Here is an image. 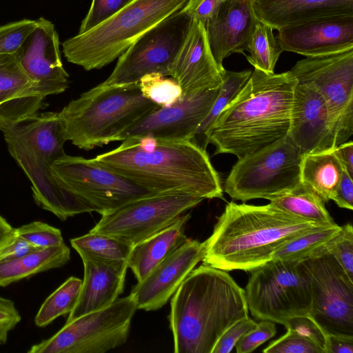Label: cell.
I'll return each instance as SVG.
<instances>
[{
  "instance_id": "obj_33",
  "label": "cell",
  "mask_w": 353,
  "mask_h": 353,
  "mask_svg": "<svg viewBox=\"0 0 353 353\" xmlns=\"http://www.w3.org/2000/svg\"><path fill=\"white\" fill-rule=\"evenodd\" d=\"M82 280L70 276L43 301L35 317L34 323L46 327L61 316L70 314L77 301Z\"/></svg>"
},
{
  "instance_id": "obj_30",
  "label": "cell",
  "mask_w": 353,
  "mask_h": 353,
  "mask_svg": "<svg viewBox=\"0 0 353 353\" xmlns=\"http://www.w3.org/2000/svg\"><path fill=\"white\" fill-rule=\"evenodd\" d=\"M341 228L334 223L303 234L281 247L272 259L303 262L321 256L325 254V245L340 232Z\"/></svg>"
},
{
  "instance_id": "obj_2",
  "label": "cell",
  "mask_w": 353,
  "mask_h": 353,
  "mask_svg": "<svg viewBox=\"0 0 353 353\" xmlns=\"http://www.w3.org/2000/svg\"><path fill=\"white\" fill-rule=\"evenodd\" d=\"M157 139L155 148L146 152L128 138L93 159L155 194L223 198L220 176L206 150L191 140Z\"/></svg>"
},
{
  "instance_id": "obj_22",
  "label": "cell",
  "mask_w": 353,
  "mask_h": 353,
  "mask_svg": "<svg viewBox=\"0 0 353 353\" xmlns=\"http://www.w3.org/2000/svg\"><path fill=\"white\" fill-rule=\"evenodd\" d=\"M258 21L251 0H223L204 24L210 50L220 67L232 54H244Z\"/></svg>"
},
{
  "instance_id": "obj_1",
  "label": "cell",
  "mask_w": 353,
  "mask_h": 353,
  "mask_svg": "<svg viewBox=\"0 0 353 353\" xmlns=\"http://www.w3.org/2000/svg\"><path fill=\"white\" fill-rule=\"evenodd\" d=\"M296 84L290 71L275 74L254 68L206 133L207 144L216 148L214 154L240 159L286 137Z\"/></svg>"
},
{
  "instance_id": "obj_34",
  "label": "cell",
  "mask_w": 353,
  "mask_h": 353,
  "mask_svg": "<svg viewBox=\"0 0 353 353\" xmlns=\"http://www.w3.org/2000/svg\"><path fill=\"white\" fill-rule=\"evenodd\" d=\"M72 247L81 257L127 261L132 245L115 237L89 232L72 239Z\"/></svg>"
},
{
  "instance_id": "obj_31",
  "label": "cell",
  "mask_w": 353,
  "mask_h": 353,
  "mask_svg": "<svg viewBox=\"0 0 353 353\" xmlns=\"http://www.w3.org/2000/svg\"><path fill=\"white\" fill-rule=\"evenodd\" d=\"M252 73V71L250 70L241 72L224 70L223 82L219 87L218 95L210 112L199 125L191 141L206 150L208 144L205 136L208 130L222 110L239 94Z\"/></svg>"
},
{
  "instance_id": "obj_46",
  "label": "cell",
  "mask_w": 353,
  "mask_h": 353,
  "mask_svg": "<svg viewBox=\"0 0 353 353\" xmlns=\"http://www.w3.org/2000/svg\"><path fill=\"white\" fill-rule=\"evenodd\" d=\"M37 249L15 233L0 248V262L19 258Z\"/></svg>"
},
{
  "instance_id": "obj_44",
  "label": "cell",
  "mask_w": 353,
  "mask_h": 353,
  "mask_svg": "<svg viewBox=\"0 0 353 353\" xmlns=\"http://www.w3.org/2000/svg\"><path fill=\"white\" fill-rule=\"evenodd\" d=\"M21 319L14 303L0 296V345L6 343L9 332L18 325Z\"/></svg>"
},
{
  "instance_id": "obj_5",
  "label": "cell",
  "mask_w": 353,
  "mask_h": 353,
  "mask_svg": "<svg viewBox=\"0 0 353 353\" xmlns=\"http://www.w3.org/2000/svg\"><path fill=\"white\" fill-rule=\"evenodd\" d=\"M2 132L10 154L31 182L32 196L39 207L61 221L92 212L83 201L61 188L52 175V164L65 154L66 141L58 112H37Z\"/></svg>"
},
{
  "instance_id": "obj_51",
  "label": "cell",
  "mask_w": 353,
  "mask_h": 353,
  "mask_svg": "<svg viewBox=\"0 0 353 353\" xmlns=\"http://www.w3.org/2000/svg\"><path fill=\"white\" fill-rule=\"evenodd\" d=\"M251 1H253V0H251Z\"/></svg>"
},
{
  "instance_id": "obj_12",
  "label": "cell",
  "mask_w": 353,
  "mask_h": 353,
  "mask_svg": "<svg viewBox=\"0 0 353 353\" xmlns=\"http://www.w3.org/2000/svg\"><path fill=\"white\" fill-rule=\"evenodd\" d=\"M289 71L324 99L336 146L347 141L353 134V48L306 57Z\"/></svg>"
},
{
  "instance_id": "obj_7",
  "label": "cell",
  "mask_w": 353,
  "mask_h": 353,
  "mask_svg": "<svg viewBox=\"0 0 353 353\" xmlns=\"http://www.w3.org/2000/svg\"><path fill=\"white\" fill-rule=\"evenodd\" d=\"M188 1L134 0L92 29L63 41L64 57L85 70L101 69Z\"/></svg>"
},
{
  "instance_id": "obj_3",
  "label": "cell",
  "mask_w": 353,
  "mask_h": 353,
  "mask_svg": "<svg viewBox=\"0 0 353 353\" xmlns=\"http://www.w3.org/2000/svg\"><path fill=\"white\" fill-rule=\"evenodd\" d=\"M321 226L272 203L254 205L231 201L203 242L202 261L225 271L250 272L271 261L274 253L291 240Z\"/></svg>"
},
{
  "instance_id": "obj_38",
  "label": "cell",
  "mask_w": 353,
  "mask_h": 353,
  "mask_svg": "<svg viewBox=\"0 0 353 353\" xmlns=\"http://www.w3.org/2000/svg\"><path fill=\"white\" fill-rule=\"evenodd\" d=\"M37 25V20L23 19L1 26L0 54H15Z\"/></svg>"
},
{
  "instance_id": "obj_50",
  "label": "cell",
  "mask_w": 353,
  "mask_h": 353,
  "mask_svg": "<svg viewBox=\"0 0 353 353\" xmlns=\"http://www.w3.org/2000/svg\"><path fill=\"white\" fill-rule=\"evenodd\" d=\"M14 233L15 228L0 214V248Z\"/></svg>"
},
{
  "instance_id": "obj_11",
  "label": "cell",
  "mask_w": 353,
  "mask_h": 353,
  "mask_svg": "<svg viewBox=\"0 0 353 353\" xmlns=\"http://www.w3.org/2000/svg\"><path fill=\"white\" fill-rule=\"evenodd\" d=\"M192 18L181 9L139 37L119 57L109 85L139 83L149 74L170 76L172 64L190 31Z\"/></svg>"
},
{
  "instance_id": "obj_23",
  "label": "cell",
  "mask_w": 353,
  "mask_h": 353,
  "mask_svg": "<svg viewBox=\"0 0 353 353\" xmlns=\"http://www.w3.org/2000/svg\"><path fill=\"white\" fill-rule=\"evenodd\" d=\"M81 258L84 268L83 279L77 301L66 323L109 306L122 294L124 288L128 268L127 261Z\"/></svg>"
},
{
  "instance_id": "obj_6",
  "label": "cell",
  "mask_w": 353,
  "mask_h": 353,
  "mask_svg": "<svg viewBox=\"0 0 353 353\" xmlns=\"http://www.w3.org/2000/svg\"><path fill=\"white\" fill-rule=\"evenodd\" d=\"M159 108L142 95L139 83H101L71 101L58 112V118L65 141L89 150L116 141L126 129Z\"/></svg>"
},
{
  "instance_id": "obj_15",
  "label": "cell",
  "mask_w": 353,
  "mask_h": 353,
  "mask_svg": "<svg viewBox=\"0 0 353 353\" xmlns=\"http://www.w3.org/2000/svg\"><path fill=\"white\" fill-rule=\"evenodd\" d=\"M303 263L311 284L309 316L327 334L353 337V281L330 253Z\"/></svg>"
},
{
  "instance_id": "obj_32",
  "label": "cell",
  "mask_w": 353,
  "mask_h": 353,
  "mask_svg": "<svg viewBox=\"0 0 353 353\" xmlns=\"http://www.w3.org/2000/svg\"><path fill=\"white\" fill-rule=\"evenodd\" d=\"M248 61L254 68L267 73L274 72L283 50L273 34V29L258 21L248 42Z\"/></svg>"
},
{
  "instance_id": "obj_13",
  "label": "cell",
  "mask_w": 353,
  "mask_h": 353,
  "mask_svg": "<svg viewBox=\"0 0 353 353\" xmlns=\"http://www.w3.org/2000/svg\"><path fill=\"white\" fill-rule=\"evenodd\" d=\"M57 183L101 215L153 193L97 163L93 159L69 156L51 167Z\"/></svg>"
},
{
  "instance_id": "obj_16",
  "label": "cell",
  "mask_w": 353,
  "mask_h": 353,
  "mask_svg": "<svg viewBox=\"0 0 353 353\" xmlns=\"http://www.w3.org/2000/svg\"><path fill=\"white\" fill-rule=\"evenodd\" d=\"M219 88L183 96L171 106L159 108L134 123L116 139L152 136L158 139L192 140L210 112Z\"/></svg>"
},
{
  "instance_id": "obj_35",
  "label": "cell",
  "mask_w": 353,
  "mask_h": 353,
  "mask_svg": "<svg viewBox=\"0 0 353 353\" xmlns=\"http://www.w3.org/2000/svg\"><path fill=\"white\" fill-rule=\"evenodd\" d=\"M142 95L160 108L171 106L183 97L181 86L173 78L152 73L139 82Z\"/></svg>"
},
{
  "instance_id": "obj_9",
  "label": "cell",
  "mask_w": 353,
  "mask_h": 353,
  "mask_svg": "<svg viewBox=\"0 0 353 353\" xmlns=\"http://www.w3.org/2000/svg\"><path fill=\"white\" fill-rule=\"evenodd\" d=\"M250 272L245 293L253 316L282 324L292 317L309 316L311 284L303 262L272 259Z\"/></svg>"
},
{
  "instance_id": "obj_49",
  "label": "cell",
  "mask_w": 353,
  "mask_h": 353,
  "mask_svg": "<svg viewBox=\"0 0 353 353\" xmlns=\"http://www.w3.org/2000/svg\"><path fill=\"white\" fill-rule=\"evenodd\" d=\"M333 152L343 170L353 177V142L352 141L344 142L336 146Z\"/></svg>"
},
{
  "instance_id": "obj_27",
  "label": "cell",
  "mask_w": 353,
  "mask_h": 353,
  "mask_svg": "<svg viewBox=\"0 0 353 353\" xmlns=\"http://www.w3.org/2000/svg\"><path fill=\"white\" fill-rule=\"evenodd\" d=\"M70 259V250L63 243L55 247L34 249L19 258L0 262V287L61 267Z\"/></svg>"
},
{
  "instance_id": "obj_14",
  "label": "cell",
  "mask_w": 353,
  "mask_h": 353,
  "mask_svg": "<svg viewBox=\"0 0 353 353\" xmlns=\"http://www.w3.org/2000/svg\"><path fill=\"white\" fill-rule=\"evenodd\" d=\"M203 200L179 194L143 197L102 214L89 232L115 237L133 246L172 225Z\"/></svg>"
},
{
  "instance_id": "obj_42",
  "label": "cell",
  "mask_w": 353,
  "mask_h": 353,
  "mask_svg": "<svg viewBox=\"0 0 353 353\" xmlns=\"http://www.w3.org/2000/svg\"><path fill=\"white\" fill-rule=\"evenodd\" d=\"M276 333L274 322L262 320L256 327L244 334L235 345L237 353H250L272 338Z\"/></svg>"
},
{
  "instance_id": "obj_39",
  "label": "cell",
  "mask_w": 353,
  "mask_h": 353,
  "mask_svg": "<svg viewBox=\"0 0 353 353\" xmlns=\"http://www.w3.org/2000/svg\"><path fill=\"white\" fill-rule=\"evenodd\" d=\"M134 0H92L89 11L82 21L78 34H83L117 12Z\"/></svg>"
},
{
  "instance_id": "obj_47",
  "label": "cell",
  "mask_w": 353,
  "mask_h": 353,
  "mask_svg": "<svg viewBox=\"0 0 353 353\" xmlns=\"http://www.w3.org/2000/svg\"><path fill=\"white\" fill-rule=\"evenodd\" d=\"M332 200L341 208L353 209V177L343 170Z\"/></svg>"
},
{
  "instance_id": "obj_20",
  "label": "cell",
  "mask_w": 353,
  "mask_h": 353,
  "mask_svg": "<svg viewBox=\"0 0 353 353\" xmlns=\"http://www.w3.org/2000/svg\"><path fill=\"white\" fill-rule=\"evenodd\" d=\"M288 135L302 156L336 147L325 101L310 84L294 88Z\"/></svg>"
},
{
  "instance_id": "obj_17",
  "label": "cell",
  "mask_w": 353,
  "mask_h": 353,
  "mask_svg": "<svg viewBox=\"0 0 353 353\" xmlns=\"http://www.w3.org/2000/svg\"><path fill=\"white\" fill-rule=\"evenodd\" d=\"M15 56L27 77L34 83L37 94L45 99L64 92L69 75L61 58L59 39L54 24L40 17Z\"/></svg>"
},
{
  "instance_id": "obj_43",
  "label": "cell",
  "mask_w": 353,
  "mask_h": 353,
  "mask_svg": "<svg viewBox=\"0 0 353 353\" xmlns=\"http://www.w3.org/2000/svg\"><path fill=\"white\" fill-rule=\"evenodd\" d=\"M256 323L249 316L242 319L229 327L220 336L212 353H229L238 341L246 333L253 330Z\"/></svg>"
},
{
  "instance_id": "obj_48",
  "label": "cell",
  "mask_w": 353,
  "mask_h": 353,
  "mask_svg": "<svg viewBox=\"0 0 353 353\" xmlns=\"http://www.w3.org/2000/svg\"><path fill=\"white\" fill-rule=\"evenodd\" d=\"M325 353H353V337L326 334Z\"/></svg>"
},
{
  "instance_id": "obj_36",
  "label": "cell",
  "mask_w": 353,
  "mask_h": 353,
  "mask_svg": "<svg viewBox=\"0 0 353 353\" xmlns=\"http://www.w3.org/2000/svg\"><path fill=\"white\" fill-rule=\"evenodd\" d=\"M16 233L35 248H48L64 243L59 229L36 221L15 228Z\"/></svg>"
},
{
  "instance_id": "obj_19",
  "label": "cell",
  "mask_w": 353,
  "mask_h": 353,
  "mask_svg": "<svg viewBox=\"0 0 353 353\" xmlns=\"http://www.w3.org/2000/svg\"><path fill=\"white\" fill-rule=\"evenodd\" d=\"M277 30L276 38L283 51L305 57L353 48V15L325 17Z\"/></svg>"
},
{
  "instance_id": "obj_24",
  "label": "cell",
  "mask_w": 353,
  "mask_h": 353,
  "mask_svg": "<svg viewBox=\"0 0 353 353\" xmlns=\"http://www.w3.org/2000/svg\"><path fill=\"white\" fill-rule=\"evenodd\" d=\"M43 100L15 54H0V130L39 112Z\"/></svg>"
},
{
  "instance_id": "obj_28",
  "label": "cell",
  "mask_w": 353,
  "mask_h": 353,
  "mask_svg": "<svg viewBox=\"0 0 353 353\" xmlns=\"http://www.w3.org/2000/svg\"><path fill=\"white\" fill-rule=\"evenodd\" d=\"M343 168L333 150L309 153L301 160V182L325 203L332 200Z\"/></svg>"
},
{
  "instance_id": "obj_45",
  "label": "cell",
  "mask_w": 353,
  "mask_h": 353,
  "mask_svg": "<svg viewBox=\"0 0 353 353\" xmlns=\"http://www.w3.org/2000/svg\"><path fill=\"white\" fill-rule=\"evenodd\" d=\"M223 0H188L182 10L203 25L214 14Z\"/></svg>"
},
{
  "instance_id": "obj_21",
  "label": "cell",
  "mask_w": 353,
  "mask_h": 353,
  "mask_svg": "<svg viewBox=\"0 0 353 353\" xmlns=\"http://www.w3.org/2000/svg\"><path fill=\"white\" fill-rule=\"evenodd\" d=\"M224 70L212 54L203 23L192 19L186 39L172 64L171 77L181 86L185 96L219 88Z\"/></svg>"
},
{
  "instance_id": "obj_10",
  "label": "cell",
  "mask_w": 353,
  "mask_h": 353,
  "mask_svg": "<svg viewBox=\"0 0 353 353\" xmlns=\"http://www.w3.org/2000/svg\"><path fill=\"white\" fill-rule=\"evenodd\" d=\"M137 310L132 294L82 315L54 335L31 346L28 353H104L123 345Z\"/></svg>"
},
{
  "instance_id": "obj_4",
  "label": "cell",
  "mask_w": 353,
  "mask_h": 353,
  "mask_svg": "<svg viewBox=\"0 0 353 353\" xmlns=\"http://www.w3.org/2000/svg\"><path fill=\"white\" fill-rule=\"evenodd\" d=\"M245 290L227 272L205 264L194 268L170 302L175 353H212L222 334L248 317Z\"/></svg>"
},
{
  "instance_id": "obj_29",
  "label": "cell",
  "mask_w": 353,
  "mask_h": 353,
  "mask_svg": "<svg viewBox=\"0 0 353 353\" xmlns=\"http://www.w3.org/2000/svg\"><path fill=\"white\" fill-rule=\"evenodd\" d=\"M273 205L292 214L320 225L334 223L325 206V202L302 183L289 193L270 201Z\"/></svg>"
},
{
  "instance_id": "obj_8",
  "label": "cell",
  "mask_w": 353,
  "mask_h": 353,
  "mask_svg": "<svg viewBox=\"0 0 353 353\" xmlns=\"http://www.w3.org/2000/svg\"><path fill=\"white\" fill-rule=\"evenodd\" d=\"M302 155L288 135L256 152L238 159L224 183L233 199L272 201L301 184Z\"/></svg>"
},
{
  "instance_id": "obj_18",
  "label": "cell",
  "mask_w": 353,
  "mask_h": 353,
  "mask_svg": "<svg viewBox=\"0 0 353 353\" xmlns=\"http://www.w3.org/2000/svg\"><path fill=\"white\" fill-rule=\"evenodd\" d=\"M203 256L204 243L188 239L132 288L137 309L154 311L165 305Z\"/></svg>"
},
{
  "instance_id": "obj_40",
  "label": "cell",
  "mask_w": 353,
  "mask_h": 353,
  "mask_svg": "<svg viewBox=\"0 0 353 353\" xmlns=\"http://www.w3.org/2000/svg\"><path fill=\"white\" fill-rule=\"evenodd\" d=\"M263 352L264 353H324L321 347L289 330H287L285 334L270 343L263 350Z\"/></svg>"
},
{
  "instance_id": "obj_25",
  "label": "cell",
  "mask_w": 353,
  "mask_h": 353,
  "mask_svg": "<svg viewBox=\"0 0 353 353\" xmlns=\"http://www.w3.org/2000/svg\"><path fill=\"white\" fill-rule=\"evenodd\" d=\"M259 21L273 30L318 18L353 15V0H253Z\"/></svg>"
},
{
  "instance_id": "obj_26",
  "label": "cell",
  "mask_w": 353,
  "mask_h": 353,
  "mask_svg": "<svg viewBox=\"0 0 353 353\" xmlns=\"http://www.w3.org/2000/svg\"><path fill=\"white\" fill-rule=\"evenodd\" d=\"M190 216V213L182 214L172 225L132 247L127 264L137 282L187 241L185 225Z\"/></svg>"
},
{
  "instance_id": "obj_37",
  "label": "cell",
  "mask_w": 353,
  "mask_h": 353,
  "mask_svg": "<svg viewBox=\"0 0 353 353\" xmlns=\"http://www.w3.org/2000/svg\"><path fill=\"white\" fill-rule=\"evenodd\" d=\"M341 227L340 232L327 243L324 252L333 255L353 281V227L351 223Z\"/></svg>"
},
{
  "instance_id": "obj_41",
  "label": "cell",
  "mask_w": 353,
  "mask_h": 353,
  "mask_svg": "<svg viewBox=\"0 0 353 353\" xmlns=\"http://www.w3.org/2000/svg\"><path fill=\"white\" fill-rule=\"evenodd\" d=\"M282 324L287 330L313 342L324 351L326 334L310 316L292 317L285 320Z\"/></svg>"
}]
</instances>
